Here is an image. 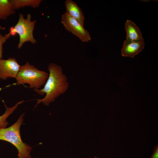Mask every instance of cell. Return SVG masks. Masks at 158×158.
<instances>
[{
	"instance_id": "cell-10",
	"label": "cell",
	"mask_w": 158,
	"mask_h": 158,
	"mask_svg": "<svg viewBox=\"0 0 158 158\" xmlns=\"http://www.w3.org/2000/svg\"><path fill=\"white\" fill-rule=\"evenodd\" d=\"M15 13L10 0H0V20H6Z\"/></svg>"
},
{
	"instance_id": "cell-6",
	"label": "cell",
	"mask_w": 158,
	"mask_h": 158,
	"mask_svg": "<svg viewBox=\"0 0 158 158\" xmlns=\"http://www.w3.org/2000/svg\"><path fill=\"white\" fill-rule=\"evenodd\" d=\"M20 67L15 58L1 59L0 60V79L6 80L9 78H16Z\"/></svg>"
},
{
	"instance_id": "cell-8",
	"label": "cell",
	"mask_w": 158,
	"mask_h": 158,
	"mask_svg": "<svg viewBox=\"0 0 158 158\" xmlns=\"http://www.w3.org/2000/svg\"><path fill=\"white\" fill-rule=\"evenodd\" d=\"M65 5L66 12L77 20L84 27L85 17L81 8L75 2L71 0L66 1Z\"/></svg>"
},
{
	"instance_id": "cell-3",
	"label": "cell",
	"mask_w": 158,
	"mask_h": 158,
	"mask_svg": "<svg viewBox=\"0 0 158 158\" xmlns=\"http://www.w3.org/2000/svg\"><path fill=\"white\" fill-rule=\"evenodd\" d=\"M49 73L41 71L30 64L29 62L21 66L16 80L18 85L28 84L29 88L39 89L44 85L48 77Z\"/></svg>"
},
{
	"instance_id": "cell-11",
	"label": "cell",
	"mask_w": 158,
	"mask_h": 158,
	"mask_svg": "<svg viewBox=\"0 0 158 158\" xmlns=\"http://www.w3.org/2000/svg\"><path fill=\"white\" fill-rule=\"evenodd\" d=\"M42 1L41 0H10L15 10L27 6L36 8L39 6Z\"/></svg>"
},
{
	"instance_id": "cell-16",
	"label": "cell",
	"mask_w": 158,
	"mask_h": 158,
	"mask_svg": "<svg viewBox=\"0 0 158 158\" xmlns=\"http://www.w3.org/2000/svg\"><path fill=\"white\" fill-rule=\"evenodd\" d=\"M95 158H99L97 157H95Z\"/></svg>"
},
{
	"instance_id": "cell-12",
	"label": "cell",
	"mask_w": 158,
	"mask_h": 158,
	"mask_svg": "<svg viewBox=\"0 0 158 158\" xmlns=\"http://www.w3.org/2000/svg\"><path fill=\"white\" fill-rule=\"evenodd\" d=\"M3 102L4 104L6 111L3 115L0 116V129L6 127L7 125L9 124L6 120L7 118L17 108L19 104L24 102V101L22 100L17 102L13 106L11 107H8L3 100Z\"/></svg>"
},
{
	"instance_id": "cell-1",
	"label": "cell",
	"mask_w": 158,
	"mask_h": 158,
	"mask_svg": "<svg viewBox=\"0 0 158 158\" xmlns=\"http://www.w3.org/2000/svg\"><path fill=\"white\" fill-rule=\"evenodd\" d=\"M47 70L49 72L48 77L43 88L33 89L40 95L45 94L43 98L37 99L35 107L41 102L45 105L49 106L59 96L65 93L69 87L67 77L60 66L50 63L48 65Z\"/></svg>"
},
{
	"instance_id": "cell-4",
	"label": "cell",
	"mask_w": 158,
	"mask_h": 158,
	"mask_svg": "<svg viewBox=\"0 0 158 158\" xmlns=\"http://www.w3.org/2000/svg\"><path fill=\"white\" fill-rule=\"evenodd\" d=\"M31 19L30 14H28L25 18L23 15L20 13L16 24L10 28L9 33L11 36H14L16 34L19 35V41L18 45L19 49L21 48L26 42H30L32 44L36 43L33 35V31L37 20L32 21Z\"/></svg>"
},
{
	"instance_id": "cell-14",
	"label": "cell",
	"mask_w": 158,
	"mask_h": 158,
	"mask_svg": "<svg viewBox=\"0 0 158 158\" xmlns=\"http://www.w3.org/2000/svg\"><path fill=\"white\" fill-rule=\"evenodd\" d=\"M150 158H158V145H156L154 148L153 153Z\"/></svg>"
},
{
	"instance_id": "cell-2",
	"label": "cell",
	"mask_w": 158,
	"mask_h": 158,
	"mask_svg": "<svg viewBox=\"0 0 158 158\" xmlns=\"http://www.w3.org/2000/svg\"><path fill=\"white\" fill-rule=\"evenodd\" d=\"M25 113L20 116L16 122L7 128L0 129V140L8 142L17 149L18 158H30L32 147L23 142L21 139L20 128L23 122Z\"/></svg>"
},
{
	"instance_id": "cell-13",
	"label": "cell",
	"mask_w": 158,
	"mask_h": 158,
	"mask_svg": "<svg viewBox=\"0 0 158 158\" xmlns=\"http://www.w3.org/2000/svg\"><path fill=\"white\" fill-rule=\"evenodd\" d=\"M11 36V34L9 32L4 36L0 33V60L3 57V45Z\"/></svg>"
},
{
	"instance_id": "cell-15",
	"label": "cell",
	"mask_w": 158,
	"mask_h": 158,
	"mask_svg": "<svg viewBox=\"0 0 158 158\" xmlns=\"http://www.w3.org/2000/svg\"><path fill=\"white\" fill-rule=\"evenodd\" d=\"M5 29V28L4 27L0 25V30H4Z\"/></svg>"
},
{
	"instance_id": "cell-7",
	"label": "cell",
	"mask_w": 158,
	"mask_h": 158,
	"mask_svg": "<svg viewBox=\"0 0 158 158\" xmlns=\"http://www.w3.org/2000/svg\"><path fill=\"white\" fill-rule=\"evenodd\" d=\"M144 40L124 41L121 50V55L123 56L133 58L144 48Z\"/></svg>"
},
{
	"instance_id": "cell-9",
	"label": "cell",
	"mask_w": 158,
	"mask_h": 158,
	"mask_svg": "<svg viewBox=\"0 0 158 158\" xmlns=\"http://www.w3.org/2000/svg\"><path fill=\"white\" fill-rule=\"evenodd\" d=\"M126 40L130 41L144 40L139 28L131 21L127 20L125 23Z\"/></svg>"
},
{
	"instance_id": "cell-5",
	"label": "cell",
	"mask_w": 158,
	"mask_h": 158,
	"mask_svg": "<svg viewBox=\"0 0 158 158\" xmlns=\"http://www.w3.org/2000/svg\"><path fill=\"white\" fill-rule=\"evenodd\" d=\"M61 22L66 30L77 37L82 42H88L91 40L88 31L66 12L62 15Z\"/></svg>"
}]
</instances>
